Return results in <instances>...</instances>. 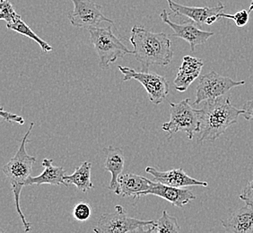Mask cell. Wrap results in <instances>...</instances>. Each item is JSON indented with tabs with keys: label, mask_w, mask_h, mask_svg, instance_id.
Here are the masks:
<instances>
[{
	"label": "cell",
	"mask_w": 253,
	"mask_h": 233,
	"mask_svg": "<svg viewBox=\"0 0 253 233\" xmlns=\"http://www.w3.org/2000/svg\"><path fill=\"white\" fill-rule=\"evenodd\" d=\"M129 41L134 48L132 54L141 64L143 72H149L150 66H168L173 58L171 41L165 33H153L135 25Z\"/></svg>",
	"instance_id": "6da1fadb"
},
{
	"label": "cell",
	"mask_w": 253,
	"mask_h": 233,
	"mask_svg": "<svg viewBox=\"0 0 253 233\" xmlns=\"http://www.w3.org/2000/svg\"><path fill=\"white\" fill-rule=\"evenodd\" d=\"M200 130L198 143L213 142L224 134L229 126L236 124L244 110L234 107L229 97L205 102L200 109Z\"/></svg>",
	"instance_id": "7a4b0ae2"
},
{
	"label": "cell",
	"mask_w": 253,
	"mask_h": 233,
	"mask_svg": "<svg viewBox=\"0 0 253 233\" xmlns=\"http://www.w3.org/2000/svg\"><path fill=\"white\" fill-rule=\"evenodd\" d=\"M34 123H31L29 129L23 137L21 145L15 156L2 169L6 179L9 181L11 190L14 194L16 212L24 224L25 233H29L31 224L26 220L25 214L22 212L20 204V195L23 188L26 187V183L31 177L34 163H36L37 161V159L34 156L28 155L26 151V145L29 142L28 137L34 128Z\"/></svg>",
	"instance_id": "3957f363"
},
{
	"label": "cell",
	"mask_w": 253,
	"mask_h": 233,
	"mask_svg": "<svg viewBox=\"0 0 253 233\" xmlns=\"http://www.w3.org/2000/svg\"><path fill=\"white\" fill-rule=\"evenodd\" d=\"M112 25L88 29L90 40L97 52L99 67L103 70L110 68V65L114 63L118 58L132 54V50L127 49L113 34Z\"/></svg>",
	"instance_id": "277c9868"
},
{
	"label": "cell",
	"mask_w": 253,
	"mask_h": 233,
	"mask_svg": "<svg viewBox=\"0 0 253 233\" xmlns=\"http://www.w3.org/2000/svg\"><path fill=\"white\" fill-rule=\"evenodd\" d=\"M190 99L178 103L170 102V120L162 125V129L169 134V139L179 131L185 132L190 140L196 133H200L201 111L196 110L190 104Z\"/></svg>",
	"instance_id": "5b68a950"
},
{
	"label": "cell",
	"mask_w": 253,
	"mask_h": 233,
	"mask_svg": "<svg viewBox=\"0 0 253 233\" xmlns=\"http://www.w3.org/2000/svg\"><path fill=\"white\" fill-rule=\"evenodd\" d=\"M245 83V81H234L232 78L210 71V73L200 77L193 104L199 105L201 102L224 97L233 88L244 85Z\"/></svg>",
	"instance_id": "8992f818"
},
{
	"label": "cell",
	"mask_w": 253,
	"mask_h": 233,
	"mask_svg": "<svg viewBox=\"0 0 253 233\" xmlns=\"http://www.w3.org/2000/svg\"><path fill=\"white\" fill-rule=\"evenodd\" d=\"M123 75V82L136 80L146 89L149 101L154 104H160L169 94V83L165 77L150 72H137L127 67H118Z\"/></svg>",
	"instance_id": "52a82bcc"
},
{
	"label": "cell",
	"mask_w": 253,
	"mask_h": 233,
	"mask_svg": "<svg viewBox=\"0 0 253 233\" xmlns=\"http://www.w3.org/2000/svg\"><path fill=\"white\" fill-rule=\"evenodd\" d=\"M155 224L156 221H143L129 217L123 206L118 204L114 213L102 214L93 231L95 233H127L142 226Z\"/></svg>",
	"instance_id": "ba28073f"
},
{
	"label": "cell",
	"mask_w": 253,
	"mask_h": 233,
	"mask_svg": "<svg viewBox=\"0 0 253 233\" xmlns=\"http://www.w3.org/2000/svg\"><path fill=\"white\" fill-rule=\"evenodd\" d=\"M74 10L68 13V18L71 25L78 28H96L102 23L113 25L114 22L102 13V5L92 0H71Z\"/></svg>",
	"instance_id": "9c48e42d"
},
{
	"label": "cell",
	"mask_w": 253,
	"mask_h": 233,
	"mask_svg": "<svg viewBox=\"0 0 253 233\" xmlns=\"http://www.w3.org/2000/svg\"><path fill=\"white\" fill-rule=\"evenodd\" d=\"M160 18L165 24L170 26V29L173 31L172 36L175 38H180L184 39L190 44V49L193 52L195 48L198 45L204 44L208 41L210 37L214 35L213 32L202 31L200 30L195 23L192 21L186 22L183 24H176L174 22L170 21L169 14L166 9L163 10L161 13Z\"/></svg>",
	"instance_id": "30bf717a"
},
{
	"label": "cell",
	"mask_w": 253,
	"mask_h": 233,
	"mask_svg": "<svg viewBox=\"0 0 253 233\" xmlns=\"http://www.w3.org/2000/svg\"><path fill=\"white\" fill-rule=\"evenodd\" d=\"M146 172L152 175L156 182L172 187V188H184L191 186L208 187V182L201 181L191 178L182 169H173L167 171H160L155 167H146Z\"/></svg>",
	"instance_id": "8fae6325"
},
{
	"label": "cell",
	"mask_w": 253,
	"mask_h": 233,
	"mask_svg": "<svg viewBox=\"0 0 253 233\" xmlns=\"http://www.w3.org/2000/svg\"><path fill=\"white\" fill-rule=\"evenodd\" d=\"M170 9L176 15H181L188 17L190 21H192L196 25H206L207 21L213 15H220L223 13L224 5L219 2L217 5L213 7L209 6H187V5H180L174 2L173 0H167Z\"/></svg>",
	"instance_id": "7c38bea8"
},
{
	"label": "cell",
	"mask_w": 253,
	"mask_h": 233,
	"mask_svg": "<svg viewBox=\"0 0 253 233\" xmlns=\"http://www.w3.org/2000/svg\"><path fill=\"white\" fill-rule=\"evenodd\" d=\"M147 194L156 195L163 199H166L172 205L180 208L189 204L190 201L196 199L195 194L190 190L172 188L154 181H151V188L142 194V196Z\"/></svg>",
	"instance_id": "4fadbf2b"
},
{
	"label": "cell",
	"mask_w": 253,
	"mask_h": 233,
	"mask_svg": "<svg viewBox=\"0 0 253 233\" xmlns=\"http://www.w3.org/2000/svg\"><path fill=\"white\" fill-rule=\"evenodd\" d=\"M151 188V180L140 175L134 173L122 174L118 179V187L114 191L118 195L122 197L140 198L142 194Z\"/></svg>",
	"instance_id": "5bb4252c"
},
{
	"label": "cell",
	"mask_w": 253,
	"mask_h": 233,
	"mask_svg": "<svg viewBox=\"0 0 253 233\" xmlns=\"http://www.w3.org/2000/svg\"><path fill=\"white\" fill-rule=\"evenodd\" d=\"M203 66L204 63L200 58L185 56L173 82L176 90L180 92L187 91L190 84L200 77Z\"/></svg>",
	"instance_id": "9a60e30c"
},
{
	"label": "cell",
	"mask_w": 253,
	"mask_h": 233,
	"mask_svg": "<svg viewBox=\"0 0 253 233\" xmlns=\"http://www.w3.org/2000/svg\"><path fill=\"white\" fill-rule=\"evenodd\" d=\"M226 233H253V205L235 211L227 220H221Z\"/></svg>",
	"instance_id": "2e32d148"
},
{
	"label": "cell",
	"mask_w": 253,
	"mask_h": 233,
	"mask_svg": "<svg viewBox=\"0 0 253 233\" xmlns=\"http://www.w3.org/2000/svg\"><path fill=\"white\" fill-rule=\"evenodd\" d=\"M53 160L51 159H44L42 160V167L44 168L42 174L37 177H30L29 180L26 183V186L31 185H55V186H60V185L66 184L64 178L66 176V170H64L62 167H56L52 164Z\"/></svg>",
	"instance_id": "e0dca14e"
},
{
	"label": "cell",
	"mask_w": 253,
	"mask_h": 233,
	"mask_svg": "<svg viewBox=\"0 0 253 233\" xmlns=\"http://www.w3.org/2000/svg\"><path fill=\"white\" fill-rule=\"evenodd\" d=\"M106 153V160L104 163L105 170L111 172L112 180L109 185V189L113 192L118 187V179L122 175L124 164H125V156L123 151L120 147L109 146L104 149Z\"/></svg>",
	"instance_id": "ac0fdd59"
},
{
	"label": "cell",
	"mask_w": 253,
	"mask_h": 233,
	"mask_svg": "<svg viewBox=\"0 0 253 233\" xmlns=\"http://www.w3.org/2000/svg\"><path fill=\"white\" fill-rule=\"evenodd\" d=\"M91 170L92 163L89 161H84L81 165L78 167L73 174L65 176L64 180L66 184L75 185L79 191L86 193L89 190L94 189L91 181Z\"/></svg>",
	"instance_id": "d6986e66"
},
{
	"label": "cell",
	"mask_w": 253,
	"mask_h": 233,
	"mask_svg": "<svg viewBox=\"0 0 253 233\" xmlns=\"http://www.w3.org/2000/svg\"><path fill=\"white\" fill-rule=\"evenodd\" d=\"M6 28L12 30V31H15V33L26 36L30 39L34 40L35 42H37L39 44L42 51L43 53L50 52L53 49V48L48 42H46L43 39H42L37 34H35L34 31L30 28L29 25L25 24L19 15H16L13 19L6 23Z\"/></svg>",
	"instance_id": "ffe728a7"
},
{
	"label": "cell",
	"mask_w": 253,
	"mask_h": 233,
	"mask_svg": "<svg viewBox=\"0 0 253 233\" xmlns=\"http://www.w3.org/2000/svg\"><path fill=\"white\" fill-rule=\"evenodd\" d=\"M180 231L177 218L164 210L162 216L156 221L154 233H180Z\"/></svg>",
	"instance_id": "44dd1931"
},
{
	"label": "cell",
	"mask_w": 253,
	"mask_h": 233,
	"mask_svg": "<svg viewBox=\"0 0 253 233\" xmlns=\"http://www.w3.org/2000/svg\"><path fill=\"white\" fill-rule=\"evenodd\" d=\"M92 208L87 203L80 202L74 207L73 215L78 222H85L91 217Z\"/></svg>",
	"instance_id": "7402d4cb"
},
{
	"label": "cell",
	"mask_w": 253,
	"mask_h": 233,
	"mask_svg": "<svg viewBox=\"0 0 253 233\" xmlns=\"http://www.w3.org/2000/svg\"><path fill=\"white\" fill-rule=\"evenodd\" d=\"M250 13L246 10H240L234 15H230V14H225V13H221L219 16L220 18H228V19L234 20L236 26L238 27H244L249 23L250 19Z\"/></svg>",
	"instance_id": "603a6c76"
},
{
	"label": "cell",
	"mask_w": 253,
	"mask_h": 233,
	"mask_svg": "<svg viewBox=\"0 0 253 233\" xmlns=\"http://www.w3.org/2000/svg\"><path fill=\"white\" fill-rule=\"evenodd\" d=\"M18 15L8 0H0V19L6 23Z\"/></svg>",
	"instance_id": "cb8c5ba5"
},
{
	"label": "cell",
	"mask_w": 253,
	"mask_h": 233,
	"mask_svg": "<svg viewBox=\"0 0 253 233\" xmlns=\"http://www.w3.org/2000/svg\"><path fill=\"white\" fill-rule=\"evenodd\" d=\"M239 198L247 205H253V180L245 186L244 191L239 195Z\"/></svg>",
	"instance_id": "d4e9b609"
},
{
	"label": "cell",
	"mask_w": 253,
	"mask_h": 233,
	"mask_svg": "<svg viewBox=\"0 0 253 233\" xmlns=\"http://www.w3.org/2000/svg\"><path fill=\"white\" fill-rule=\"evenodd\" d=\"M0 115L3 117V119L7 122H15L18 123L20 125L25 124V119L23 116H19L15 113H11L9 112L4 111L3 107L0 108Z\"/></svg>",
	"instance_id": "484cf974"
},
{
	"label": "cell",
	"mask_w": 253,
	"mask_h": 233,
	"mask_svg": "<svg viewBox=\"0 0 253 233\" xmlns=\"http://www.w3.org/2000/svg\"><path fill=\"white\" fill-rule=\"evenodd\" d=\"M244 114L242 116H244L246 120L249 121H253V100L248 101L244 104Z\"/></svg>",
	"instance_id": "4316f807"
},
{
	"label": "cell",
	"mask_w": 253,
	"mask_h": 233,
	"mask_svg": "<svg viewBox=\"0 0 253 233\" xmlns=\"http://www.w3.org/2000/svg\"><path fill=\"white\" fill-rule=\"evenodd\" d=\"M155 230V224L142 226L140 228L136 229L135 233H154Z\"/></svg>",
	"instance_id": "83f0119b"
},
{
	"label": "cell",
	"mask_w": 253,
	"mask_h": 233,
	"mask_svg": "<svg viewBox=\"0 0 253 233\" xmlns=\"http://www.w3.org/2000/svg\"><path fill=\"white\" fill-rule=\"evenodd\" d=\"M252 11H253V0H252V3H251V5H250L248 9L249 13H251Z\"/></svg>",
	"instance_id": "f1b7e54d"
},
{
	"label": "cell",
	"mask_w": 253,
	"mask_h": 233,
	"mask_svg": "<svg viewBox=\"0 0 253 233\" xmlns=\"http://www.w3.org/2000/svg\"><path fill=\"white\" fill-rule=\"evenodd\" d=\"M0 233H5V232H4V230H3V229H1V231H0Z\"/></svg>",
	"instance_id": "f546056e"
},
{
	"label": "cell",
	"mask_w": 253,
	"mask_h": 233,
	"mask_svg": "<svg viewBox=\"0 0 253 233\" xmlns=\"http://www.w3.org/2000/svg\"><path fill=\"white\" fill-rule=\"evenodd\" d=\"M135 232H136V231H133V232H129V233H135Z\"/></svg>",
	"instance_id": "4dcf8cb0"
}]
</instances>
